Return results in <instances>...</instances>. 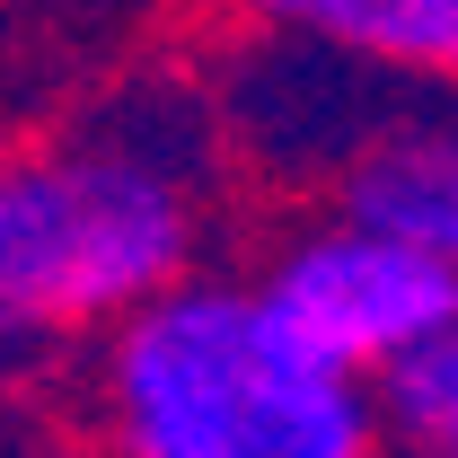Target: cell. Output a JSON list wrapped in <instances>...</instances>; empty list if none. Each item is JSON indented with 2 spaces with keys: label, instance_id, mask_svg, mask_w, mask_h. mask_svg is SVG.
I'll return each mask as SVG.
<instances>
[{
  "label": "cell",
  "instance_id": "2",
  "mask_svg": "<svg viewBox=\"0 0 458 458\" xmlns=\"http://www.w3.org/2000/svg\"><path fill=\"white\" fill-rule=\"evenodd\" d=\"M203 106H114L62 150L0 159V335L123 327L194 283L203 247Z\"/></svg>",
  "mask_w": 458,
  "mask_h": 458
},
{
  "label": "cell",
  "instance_id": "6",
  "mask_svg": "<svg viewBox=\"0 0 458 458\" xmlns=\"http://www.w3.org/2000/svg\"><path fill=\"white\" fill-rule=\"evenodd\" d=\"M388 432H405L423 458H458V335L388 379Z\"/></svg>",
  "mask_w": 458,
  "mask_h": 458
},
{
  "label": "cell",
  "instance_id": "5",
  "mask_svg": "<svg viewBox=\"0 0 458 458\" xmlns=\"http://www.w3.org/2000/svg\"><path fill=\"white\" fill-rule=\"evenodd\" d=\"M238 9L265 36H309L370 71L458 89V0H238Z\"/></svg>",
  "mask_w": 458,
  "mask_h": 458
},
{
  "label": "cell",
  "instance_id": "3",
  "mask_svg": "<svg viewBox=\"0 0 458 458\" xmlns=\"http://www.w3.org/2000/svg\"><path fill=\"white\" fill-rule=\"evenodd\" d=\"M256 283H265V300H274L327 361H344V370L370 379V388H388L432 344L458 335V274L441 256L388 238V229L352 221V212L300 221L283 247L265 256Z\"/></svg>",
  "mask_w": 458,
  "mask_h": 458
},
{
  "label": "cell",
  "instance_id": "4",
  "mask_svg": "<svg viewBox=\"0 0 458 458\" xmlns=\"http://www.w3.org/2000/svg\"><path fill=\"white\" fill-rule=\"evenodd\" d=\"M335 212L388 229L458 274V89H432L397 132L335 185Z\"/></svg>",
  "mask_w": 458,
  "mask_h": 458
},
{
  "label": "cell",
  "instance_id": "1",
  "mask_svg": "<svg viewBox=\"0 0 458 458\" xmlns=\"http://www.w3.org/2000/svg\"><path fill=\"white\" fill-rule=\"evenodd\" d=\"M114 458H379L388 397L265 300V283H176L98 344Z\"/></svg>",
  "mask_w": 458,
  "mask_h": 458
}]
</instances>
